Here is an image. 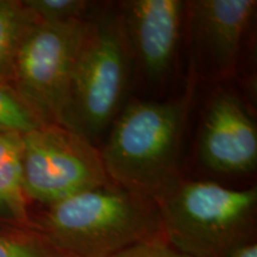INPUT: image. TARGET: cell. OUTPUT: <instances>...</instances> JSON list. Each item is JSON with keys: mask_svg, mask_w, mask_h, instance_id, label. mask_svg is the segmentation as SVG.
<instances>
[{"mask_svg": "<svg viewBox=\"0 0 257 257\" xmlns=\"http://www.w3.org/2000/svg\"><path fill=\"white\" fill-rule=\"evenodd\" d=\"M193 93L189 83L178 98L125 107L100 150L111 182L156 202L182 180L180 153Z\"/></svg>", "mask_w": 257, "mask_h": 257, "instance_id": "1", "label": "cell"}, {"mask_svg": "<svg viewBox=\"0 0 257 257\" xmlns=\"http://www.w3.org/2000/svg\"><path fill=\"white\" fill-rule=\"evenodd\" d=\"M31 225L68 257H112L165 236L156 202L113 182L48 205Z\"/></svg>", "mask_w": 257, "mask_h": 257, "instance_id": "2", "label": "cell"}, {"mask_svg": "<svg viewBox=\"0 0 257 257\" xmlns=\"http://www.w3.org/2000/svg\"><path fill=\"white\" fill-rule=\"evenodd\" d=\"M156 205L167 240L192 257H226L255 240L256 187L180 180Z\"/></svg>", "mask_w": 257, "mask_h": 257, "instance_id": "3", "label": "cell"}, {"mask_svg": "<svg viewBox=\"0 0 257 257\" xmlns=\"http://www.w3.org/2000/svg\"><path fill=\"white\" fill-rule=\"evenodd\" d=\"M133 54L120 16L91 22L74 70L67 127L88 140L118 117Z\"/></svg>", "mask_w": 257, "mask_h": 257, "instance_id": "4", "label": "cell"}, {"mask_svg": "<svg viewBox=\"0 0 257 257\" xmlns=\"http://www.w3.org/2000/svg\"><path fill=\"white\" fill-rule=\"evenodd\" d=\"M91 21L36 22L16 57L10 85L43 124L67 127L74 70Z\"/></svg>", "mask_w": 257, "mask_h": 257, "instance_id": "5", "label": "cell"}, {"mask_svg": "<svg viewBox=\"0 0 257 257\" xmlns=\"http://www.w3.org/2000/svg\"><path fill=\"white\" fill-rule=\"evenodd\" d=\"M22 167L25 197L47 206L111 182L91 140L56 124L22 135Z\"/></svg>", "mask_w": 257, "mask_h": 257, "instance_id": "6", "label": "cell"}, {"mask_svg": "<svg viewBox=\"0 0 257 257\" xmlns=\"http://www.w3.org/2000/svg\"><path fill=\"white\" fill-rule=\"evenodd\" d=\"M255 0H197L186 3L192 55L199 74L226 79L236 72Z\"/></svg>", "mask_w": 257, "mask_h": 257, "instance_id": "7", "label": "cell"}, {"mask_svg": "<svg viewBox=\"0 0 257 257\" xmlns=\"http://www.w3.org/2000/svg\"><path fill=\"white\" fill-rule=\"evenodd\" d=\"M120 17L131 54L148 79L161 81L174 66L186 3L181 0H130Z\"/></svg>", "mask_w": 257, "mask_h": 257, "instance_id": "8", "label": "cell"}, {"mask_svg": "<svg viewBox=\"0 0 257 257\" xmlns=\"http://www.w3.org/2000/svg\"><path fill=\"white\" fill-rule=\"evenodd\" d=\"M199 147L202 162L212 170L242 174L256 168V125L236 95L221 92L212 99L202 121Z\"/></svg>", "mask_w": 257, "mask_h": 257, "instance_id": "9", "label": "cell"}, {"mask_svg": "<svg viewBox=\"0 0 257 257\" xmlns=\"http://www.w3.org/2000/svg\"><path fill=\"white\" fill-rule=\"evenodd\" d=\"M0 201L12 211L19 223L32 226L23 188L22 135L0 133Z\"/></svg>", "mask_w": 257, "mask_h": 257, "instance_id": "10", "label": "cell"}, {"mask_svg": "<svg viewBox=\"0 0 257 257\" xmlns=\"http://www.w3.org/2000/svg\"><path fill=\"white\" fill-rule=\"evenodd\" d=\"M36 22L35 16L18 0H0V80L10 83L18 50L29 30Z\"/></svg>", "mask_w": 257, "mask_h": 257, "instance_id": "11", "label": "cell"}, {"mask_svg": "<svg viewBox=\"0 0 257 257\" xmlns=\"http://www.w3.org/2000/svg\"><path fill=\"white\" fill-rule=\"evenodd\" d=\"M0 257H68L34 226L0 225Z\"/></svg>", "mask_w": 257, "mask_h": 257, "instance_id": "12", "label": "cell"}, {"mask_svg": "<svg viewBox=\"0 0 257 257\" xmlns=\"http://www.w3.org/2000/svg\"><path fill=\"white\" fill-rule=\"evenodd\" d=\"M42 124L12 86L0 80V133L24 135Z\"/></svg>", "mask_w": 257, "mask_h": 257, "instance_id": "13", "label": "cell"}, {"mask_svg": "<svg viewBox=\"0 0 257 257\" xmlns=\"http://www.w3.org/2000/svg\"><path fill=\"white\" fill-rule=\"evenodd\" d=\"M24 4L38 22L64 23L85 19L86 12L92 8L85 0H25Z\"/></svg>", "mask_w": 257, "mask_h": 257, "instance_id": "14", "label": "cell"}, {"mask_svg": "<svg viewBox=\"0 0 257 257\" xmlns=\"http://www.w3.org/2000/svg\"><path fill=\"white\" fill-rule=\"evenodd\" d=\"M112 257H192L172 245L165 236L147 239L121 250Z\"/></svg>", "mask_w": 257, "mask_h": 257, "instance_id": "15", "label": "cell"}, {"mask_svg": "<svg viewBox=\"0 0 257 257\" xmlns=\"http://www.w3.org/2000/svg\"><path fill=\"white\" fill-rule=\"evenodd\" d=\"M226 257H257L256 240H250L237 245L227 253Z\"/></svg>", "mask_w": 257, "mask_h": 257, "instance_id": "16", "label": "cell"}, {"mask_svg": "<svg viewBox=\"0 0 257 257\" xmlns=\"http://www.w3.org/2000/svg\"><path fill=\"white\" fill-rule=\"evenodd\" d=\"M0 225H17V226H25L21 224L12 211L6 206L4 202L0 201Z\"/></svg>", "mask_w": 257, "mask_h": 257, "instance_id": "17", "label": "cell"}]
</instances>
